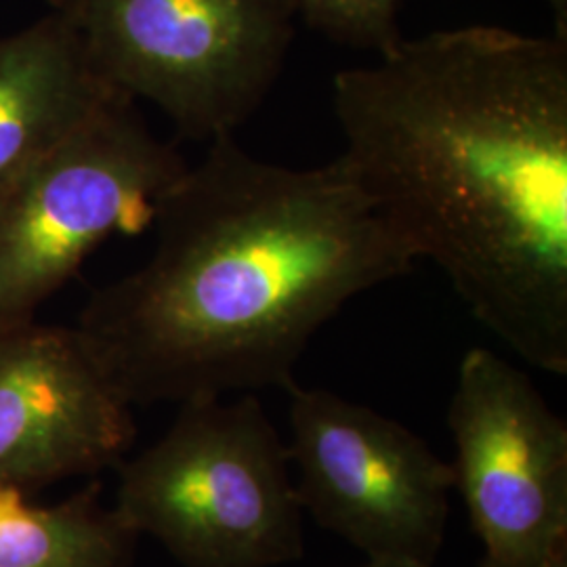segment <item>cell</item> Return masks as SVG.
<instances>
[{
    "mask_svg": "<svg viewBox=\"0 0 567 567\" xmlns=\"http://www.w3.org/2000/svg\"><path fill=\"white\" fill-rule=\"evenodd\" d=\"M404 0H297L305 23L326 39L383 53L402 39L398 16Z\"/></svg>",
    "mask_w": 567,
    "mask_h": 567,
    "instance_id": "obj_11",
    "label": "cell"
},
{
    "mask_svg": "<svg viewBox=\"0 0 567 567\" xmlns=\"http://www.w3.org/2000/svg\"><path fill=\"white\" fill-rule=\"evenodd\" d=\"M137 437L133 405L76 326L0 332V486L37 492L116 468Z\"/></svg>",
    "mask_w": 567,
    "mask_h": 567,
    "instance_id": "obj_8",
    "label": "cell"
},
{
    "mask_svg": "<svg viewBox=\"0 0 567 567\" xmlns=\"http://www.w3.org/2000/svg\"><path fill=\"white\" fill-rule=\"evenodd\" d=\"M553 16H555V23H557V32L555 37L566 39L567 41V0H545Z\"/></svg>",
    "mask_w": 567,
    "mask_h": 567,
    "instance_id": "obj_12",
    "label": "cell"
},
{
    "mask_svg": "<svg viewBox=\"0 0 567 567\" xmlns=\"http://www.w3.org/2000/svg\"><path fill=\"white\" fill-rule=\"evenodd\" d=\"M538 567H567V536L550 548Z\"/></svg>",
    "mask_w": 567,
    "mask_h": 567,
    "instance_id": "obj_13",
    "label": "cell"
},
{
    "mask_svg": "<svg viewBox=\"0 0 567 567\" xmlns=\"http://www.w3.org/2000/svg\"><path fill=\"white\" fill-rule=\"evenodd\" d=\"M454 489L482 567H538L567 536V423L519 368L473 347L447 408Z\"/></svg>",
    "mask_w": 567,
    "mask_h": 567,
    "instance_id": "obj_7",
    "label": "cell"
},
{
    "mask_svg": "<svg viewBox=\"0 0 567 567\" xmlns=\"http://www.w3.org/2000/svg\"><path fill=\"white\" fill-rule=\"evenodd\" d=\"M189 164L114 97L0 189V332L37 322L110 236L152 224Z\"/></svg>",
    "mask_w": 567,
    "mask_h": 567,
    "instance_id": "obj_5",
    "label": "cell"
},
{
    "mask_svg": "<svg viewBox=\"0 0 567 567\" xmlns=\"http://www.w3.org/2000/svg\"><path fill=\"white\" fill-rule=\"evenodd\" d=\"M118 468L114 508L182 567H282L303 559L290 456L255 393L179 404L163 437Z\"/></svg>",
    "mask_w": 567,
    "mask_h": 567,
    "instance_id": "obj_3",
    "label": "cell"
},
{
    "mask_svg": "<svg viewBox=\"0 0 567 567\" xmlns=\"http://www.w3.org/2000/svg\"><path fill=\"white\" fill-rule=\"evenodd\" d=\"M140 536L91 482L60 503L0 486V567H131Z\"/></svg>",
    "mask_w": 567,
    "mask_h": 567,
    "instance_id": "obj_10",
    "label": "cell"
},
{
    "mask_svg": "<svg viewBox=\"0 0 567 567\" xmlns=\"http://www.w3.org/2000/svg\"><path fill=\"white\" fill-rule=\"evenodd\" d=\"M95 74L154 103L183 137L236 135L295 41L297 0H49Z\"/></svg>",
    "mask_w": 567,
    "mask_h": 567,
    "instance_id": "obj_4",
    "label": "cell"
},
{
    "mask_svg": "<svg viewBox=\"0 0 567 567\" xmlns=\"http://www.w3.org/2000/svg\"><path fill=\"white\" fill-rule=\"evenodd\" d=\"M156 246L76 330L131 405L297 385L311 339L416 255L337 158L290 168L208 142L156 206Z\"/></svg>",
    "mask_w": 567,
    "mask_h": 567,
    "instance_id": "obj_2",
    "label": "cell"
},
{
    "mask_svg": "<svg viewBox=\"0 0 567 567\" xmlns=\"http://www.w3.org/2000/svg\"><path fill=\"white\" fill-rule=\"evenodd\" d=\"M114 97L58 13L0 37V189Z\"/></svg>",
    "mask_w": 567,
    "mask_h": 567,
    "instance_id": "obj_9",
    "label": "cell"
},
{
    "mask_svg": "<svg viewBox=\"0 0 567 567\" xmlns=\"http://www.w3.org/2000/svg\"><path fill=\"white\" fill-rule=\"evenodd\" d=\"M339 156L416 259L524 362L567 374V41L400 39L332 81Z\"/></svg>",
    "mask_w": 567,
    "mask_h": 567,
    "instance_id": "obj_1",
    "label": "cell"
},
{
    "mask_svg": "<svg viewBox=\"0 0 567 567\" xmlns=\"http://www.w3.org/2000/svg\"><path fill=\"white\" fill-rule=\"evenodd\" d=\"M358 567H433V566H416V564H395V561H368L365 559L364 566ZM482 567V566H480Z\"/></svg>",
    "mask_w": 567,
    "mask_h": 567,
    "instance_id": "obj_14",
    "label": "cell"
},
{
    "mask_svg": "<svg viewBox=\"0 0 567 567\" xmlns=\"http://www.w3.org/2000/svg\"><path fill=\"white\" fill-rule=\"evenodd\" d=\"M290 465L303 513L368 561L435 566L452 465L412 429L328 389L290 386Z\"/></svg>",
    "mask_w": 567,
    "mask_h": 567,
    "instance_id": "obj_6",
    "label": "cell"
}]
</instances>
